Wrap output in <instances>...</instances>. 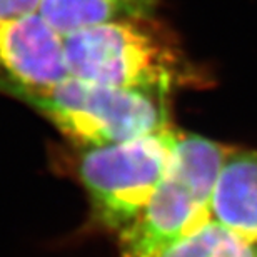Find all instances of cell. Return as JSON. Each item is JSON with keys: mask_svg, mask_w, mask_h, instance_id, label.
Instances as JSON below:
<instances>
[{"mask_svg": "<svg viewBox=\"0 0 257 257\" xmlns=\"http://www.w3.org/2000/svg\"><path fill=\"white\" fill-rule=\"evenodd\" d=\"M70 77L169 94L204 82L176 39L154 17L124 19L65 35Z\"/></svg>", "mask_w": 257, "mask_h": 257, "instance_id": "1", "label": "cell"}, {"mask_svg": "<svg viewBox=\"0 0 257 257\" xmlns=\"http://www.w3.org/2000/svg\"><path fill=\"white\" fill-rule=\"evenodd\" d=\"M19 97L79 149L131 141L172 127L167 94L161 92L69 77L44 94Z\"/></svg>", "mask_w": 257, "mask_h": 257, "instance_id": "2", "label": "cell"}, {"mask_svg": "<svg viewBox=\"0 0 257 257\" xmlns=\"http://www.w3.org/2000/svg\"><path fill=\"white\" fill-rule=\"evenodd\" d=\"M177 128L79 149L77 176L100 225L120 234L136 222L162 182Z\"/></svg>", "mask_w": 257, "mask_h": 257, "instance_id": "3", "label": "cell"}, {"mask_svg": "<svg viewBox=\"0 0 257 257\" xmlns=\"http://www.w3.org/2000/svg\"><path fill=\"white\" fill-rule=\"evenodd\" d=\"M0 89L44 94L70 77L65 37L40 12L0 20Z\"/></svg>", "mask_w": 257, "mask_h": 257, "instance_id": "4", "label": "cell"}, {"mask_svg": "<svg viewBox=\"0 0 257 257\" xmlns=\"http://www.w3.org/2000/svg\"><path fill=\"white\" fill-rule=\"evenodd\" d=\"M212 220V199L167 167L137 220L120 232V257H161Z\"/></svg>", "mask_w": 257, "mask_h": 257, "instance_id": "5", "label": "cell"}, {"mask_svg": "<svg viewBox=\"0 0 257 257\" xmlns=\"http://www.w3.org/2000/svg\"><path fill=\"white\" fill-rule=\"evenodd\" d=\"M212 220L257 245V151L234 149L212 197Z\"/></svg>", "mask_w": 257, "mask_h": 257, "instance_id": "6", "label": "cell"}, {"mask_svg": "<svg viewBox=\"0 0 257 257\" xmlns=\"http://www.w3.org/2000/svg\"><path fill=\"white\" fill-rule=\"evenodd\" d=\"M157 5L159 0H42L39 12L65 37L115 20L156 17Z\"/></svg>", "mask_w": 257, "mask_h": 257, "instance_id": "7", "label": "cell"}, {"mask_svg": "<svg viewBox=\"0 0 257 257\" xmlns=\"http://www.w3.org/2000/svg\"><path fill=\"white\" fill-rule=\"evenodd\" d=\"M161 257H257V245L210 220L197 232L171 245Z\"/></svg>", "mask_w": 257, "mask_h": 257, "instance_id": "8", "label": "cell"}, {"mask_svg": "<svg viewBox=\"0 0 257 257\" xmlns=\"http://www.w3.org/2000/svg\"><path fill=\"white\" fill-rule=\"evenodd\" d=\"M42 0H0V20H10L39 12Z\"/></svg>", "mask_w": 257, "mask_h": 257, "instance_id": "9", "label": "cell"}]
</instances>
